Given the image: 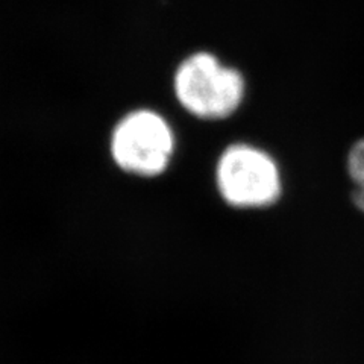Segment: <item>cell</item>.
Returning a JSON list of instances; mask_svg holds the SVG:
<instances>
[{"label": "cell", "mask_w": 364, "mask_h": 364, "mask_svg": "<svg viewBox=\"0 0 364 364\" xmlns=\"http://www.w3.org/2000/svg\"><path fill=\"white\" fill-rule=\"evenodd\" d=\"M109 156L120 172L143 179L161 176L172 163L176 136L172 124L152 108H135L109 134Z\"/></svg>", "instance_id": "3"}, {"label": "cell", "mask_w": 364, "mask_h": 364, "mask_svg": "<svg viewBox=\"0 0 364 364\" xmlns=\"http://www.w3.org/2000/svg\"><path fill=\"white\" fill-rule=\"evenodd\" d=\"M219 196L235 210H264L282 195V173L278 161L252 143H231L220 152L214 167Z\"/></svg>", "instance_id": "2"}, {"label": "cell", "mask_w": 364, "mask_h": 364, "mask_svg": "<svg viewBox=\"0 0 364 364\" xmlns=\"http://www.w3.org/2000/svg\"><path fill=\"white\" fill-rule=\"evenodd\" d=\"M246 79L237 67L225 64L218 55L196 50L176 65L172 88L179 107L203 122L230 119L246 97Z\"/></svg>", "instance_id": "1"}, {"label": "cell", "mask_w": 364, "mask_h": 364, "mask_svg": "<svg viewBox=\"0 0 364 364\" xmlns=\"http://www.w3.org/2000/svg\"><path fill=\"white\" fill-rule=\"evenodd\" d=\"M345 166L350 182V200L364 215V136L350 144Z\"/></svg>", "instance_id": "4"}]
</instances>
